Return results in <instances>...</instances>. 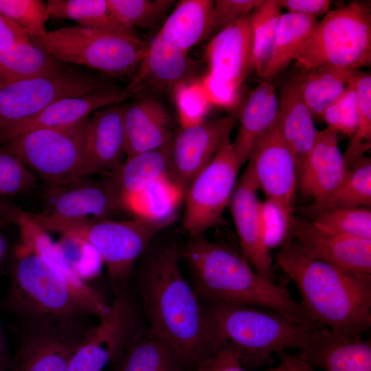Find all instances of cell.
Masks as SVG:
<instances>
[{
    "label": "cell",
    "instance_id": "2",
    "mask_svg": "<svg viewBox=\"0 0 371 371\" xmlns=\"http://www.w3.org/2000/svg\"><path fill=\"white\" fill-rule=\"evenodd\" d=\"M175 246L151 251L139 269L137 286L149 329L195 371L221 348L208 309L179 265Z\"/></svg>",
    "mask_w": 371,
    "mask_h": 371
},
{
    "label": "cell",
    "instance_id": "34",
    "mask_svg": "<svg viewBox=\"0 0 371 371\" xmlns=\"http://www.w3.org/2000/svg\"><path fill=\"white\" fill-rule=\"evenodd\" d=\"M317 23V19L313 17L290 12L282 13L261 79L272 80L288 67Z\"/></svg>",
    "mask_w": 371,
    "mask_h": 371
},
{
    "label": "cell",
    "instance_id": "26",
    "mask_svg": "<svg viewBox=\"0 0 371 371\" xmlns=\"http://www.w3.org/2000/svg\"><path fill=\"white\" fill-rule=\"evenodd\" d=\"M300 357L324 371H371V341L338 337L319 327Z\"/></svg>",
    "mask_w": 371,
    "mask_h": 371
},
{
    "label": "cell",
    "instance_id": "39",
    "mask_svg": "<svg viewBox=\"0 0 371 371\" xmlns=\"http://www.w3.org/2000/svg\"><path fill=\"white\" fill-rule=\"evenodd\" d=\"M174 2L172 0H107L118 23L133 32L137 27L155 25Z\"/></svg>",
    "mask_w": 371,
    "mask_h": 371
},
{
    "label": "cell",
    "instance_id": "6",
    "mask_svg": "<svg viewBox=\"0 0 371 371\" xmlns=\"http://www.w3.org/2000/svg\"><path fill=\"white\" fill-rule=\"evenodd\" d=\"M300 70L336 67L359 70L371 63V9L352 1L328 11L294 56Z\"/></svg>",
    "mask_w": 371,
    "mask_h": 371
},
{
    "label": "cell",
    "instance_id": "45",
    "mask_svg": "<svg viewBox=\"0 0 371 371\" xmlns=\"http://www.w3.org/2000/svg\"><path fill=\"white\" fill-rule=\"evenodd\" d=\"M262 0L214 1L213 32H219L238 19L245 17L262 3Z\"/></svg>",
    "mask_w": 371,
    "mask_h": 371
},
{
    "label": "cell",
    "instance_id": "44",
    "mask_svg": "<svg viewBox=\"0 0 371 371\" xmlns=\"http://www.w3.org/2000/svg\"><path fill=\"white\" fill-rule=\"evenodd\" d=\"M327 127L350 137L357 126V97L352 80L341 95L323 113Z\"/></svg>",
    "mask_w": 371,
    "mask_h": 371
},
{
    "label": "cell",
    "instance_id": "3",
    "mask_svg": "<svg viewBox=\"0 0 371 371\" xmlns=\"http://www.w3.org/2000/svg\"><path fill=\"white\" fill-rule=\"evenodd\" d=\"M276 263L298 289L306 319L344 339L361 338L371 328V274L350 272L303 252L289 237Z\"/></svg>",
    "mask_w": 371,
    "mask_h": 371
},
{
    "label": "cell",
    "instance_id": "18",
    "mask_svg": "<svg viewBox=\"0 0 371 371\" xmlns=\"http://www.w3.org/2000/svg\"><path fill=\"white\" fill-rule=\"evenodd\" d=\"M289 237L312 258L350 272L371 274V238L323 232L294 215Z\"/></svg>",
    "mask_w": 371,
    "mask_h": 371
},
{
    "label": "cell",
    "instance_id": "43",
    "mask_svg": "<svg viewBox=\"0 0 371 371\" xmlns=\"http://www.w3.org/2000/svg\"><path fill=\"white\" fill-rule=\"evenodd\" d=\"M36 185V177L18 158L0 149V195L24 193Z\"/></svg>",
    "mask_w": 371,
    "mask_h": 371
},
{
    "label": "cell",
    "instance_id": "9",
    "mask_svg": "<svg viewBox=\"0 0 371 371\" xmlns=\"http://www.w3.org/2000/svg\"><path fill=\"white\" fill-rule=\"evenodd\" d=\"M170 224L140 218L78 223L63 235L78 238L91 245L105 265L113 291L124 293L137 260L155 236Z\"/></svg>",
    "mask_w": 371,
    "mask_h": 371
},
{
    "label": "cell",
    "instance_id": "31",
    "mask_svg": "<svg viewBox=\"0 0 371 371\" xmlns=\"http://www.w3.org/2000/svg\"><path fill=\"white\" fill-rule=\"evenodd\" d=\"M65 69L64 63L31 42L0 45V87Z\"/></svg>",
    "mask_w": 371,
    "mask_h": 371
},
{
    "label": "cell",
    "instance_id": "21",
    "mask_svg": "<svg viewBox=\"0 0 371 371\" xmlns=\"http://www.w3.org/2000/svg\"><path fill=\"white\" fill-rule=\"evenodd\" d=\"M125 106L121 103L109 105L95 111L89 117L85 137V160L81 179L94 174L112 177L124 163Z\"/></svg>",
    "mask_w": 371,
    "mask_h": 371
},
{
    "label": "cell",
    "instance_id": "47",
    "mask_svg": "<svg viewBox=\"0 0 371 371\" xmlns=\"http://www.w3.org/2000/svg\"><path fill=\"white\" fill-rule=\"evenodd\" d=\"M278 2L288 12L315 19L326 14L332 3L329 0H278Z\"/></svg>",
    "mask_w": 371,
    "mask_h": 371
},
{
    "label": "cell",
    "instance_id": "4",
    "mask_svg": "<svg viewBox=\"0 0 371 371\" xmlns=\"http://www.w3.org/2000/svg\"><path fill=\"white\" fill-rule=\"evenodd\" d=\"M180 256L204 303L258 306L313 326L286 288L260 275L241 253L228 246L210 240L203 234H189Z\"/></svg>",
    "mask_w": 371,
    "mask_h": 371
},
{
    "label": "cell",
    "instance_id": "20",
    "mask_svg": "<svg viewBox=\"0 0 371 371\" xmlns=\"http://www.w3.org/2000/svg\"><path fill=\"white\" fill-rule=\"evenodd\" d=\"M258 189L247 167L238 181L229 203L241 254L257 273L274 280L273 259L265 245L260 217Z\"/></svg>",
    "mask_w": 371,
    "mask_h": 371
},
{
    "label": "cell",
    "instance_id": "36",
    "mask_svg": "<svg viewBox=\"0 0 371 371\" xmlns=\"http://www.w3.org/2000/svg\"><path fill=\"white\" fill-rule=\"evenodd\" d=\"M357 97V126L343 153L349 168L371 146V75L358 70L352 79Z\"/></svg>",
    "mask_w": 371,
    "mask_h": 371
},
{
    "label": "cell",
    "instance_id": "15",
    "mask_svg": "<svg viewBox=\"0 0 371 371\" xmlns=\"http://www.w3.org/2000/svg\"><path fill=\"white\" fill-rule=\"evenodd\" d=\"M12 371H69L91 326L87 324L25 326Z\"/></svg>",
    "mask_w": 371,
    "mask_h": 371
},
{
    "label": "cell",
    "instance_id": "22",
    "mask_svg": "<svg viewBox=\"0 0 371 371\" xmlns=\"http://www.w3.org/2000/svg\"><path fill=\"white\" fill-rule=\"evenodd\" d=\"M196 69V63L187 53L156 35L148 43L145 56L125 90L129 95L146 88L175 90L191 80Z\"/></svg>",
    "mask_w": 371,
    "mask_h": 371
},
{
    "label": "cell",
    "instance_id": "11",
    "mask_svg": "<svg viewBox=\"0 0 371 371\" xmlns=\"http://www.w3.org/2000/svg\"><path fill=\"white\" fill-rule=\"evenodd\" d=\"M229 140L194 178L186 190L183 225L189 234L215 226L232 199L241 168Z\"/></svg>",
    "mask_w": 371,
    "mask_h": 371
},
{
    "label": "cell",
    "instance_id": "38",
    "mask_svg": "<svg viewBox=\"0 0 371 371\" xmlns=\"http://www.w3.org/2000/svg\"><path fill=\"white\" fill-rule=\"evenodd\" d=\"M310 221L323 232L371 238L370 207H329L315 212Z\"/></svg>",
    "mask_w": 371,
    "mask_h": 371
},
{
    "label": "cell",
    "instance_id": "40",
    "mask_svg": "<svg viewBox=\"0 0 371 371\" xmlns=\"http://www.w3.org/2000/svg\"><path fill=\"white\" fill-rule=\"evenodd\" d=\"M370 205L371 160L370 157L363 156L348 168L329 207H370Z\"/></svg>",
    "mask_w": 371,
    "mask_h": 371
},
{
    "label": "cell",
    "instance_id": "30",
    "mask_svg": "<svg viewBox=\"0 0 371 371\" xmlns=\"http://www.w3.org/2000/svg\"><path fill=\"white\" fill-rule=\"evenodd\" d=\"M357 71L351 69L322 67L300 70L293 78L313 117H322L324 111L344 92Z\"/></svg>",
    "mask_w": 371,
    "mask_h": 371
},
{
    "label": "cell",
    "instance_id": "33",
    "mask_svg": "<svg viewBox=\"0 0 371 371\" xmlns=\"http://www.w3.org/2000/svg\"><path fill=\"white\" fill-rule=\"evenodd\" d=\"M170 143L162 147L135 154L126 158L121 168L110 177L124 199L167 175Z\"/></svg>",
    "mask_w": 371,
    "mask_h": 371
},
{
    "label": "cell",
    "instance_id": "1",
    "mask_svg": "<svg viewBox=\"0 0 371 371\" xmlns=\"http://www.w3.org/2000/svg\"><path fill=\"white\" fill-rule=\"evenodd\" d=\"M23 240L6 303L25 326L87 324L89 316L102 320L110 315L111 305L67 265L47 234L38 235L34 244Z\"/></svg>",
    "mask_w": 371,
    "mask_h": 371
},
{
    "label": "cell",
    "instance_id": "7",
    "mask_svg": "<svg viewBox=\"0 0 371 371\" xmlns=\"http://www.w3.org/2000/svg\"><path fill=\"white\" fill-rule=\"evenodd\" d=\"M32 43L63 63L84 65L112 77L124 76L137 70L148 46L136 34L80 26L49 31Z\"/></svg>",
    "mask_w": 371,
    "mask_h": 371
},
{
    "label": "cell",
    "instance_id": "50",
    "mask_svg": "<svg viewBox=\"0 0 371 371\" xmlns=\"http://www.w3.org/2000/svg\"><path fill=\"white\" fill-rule=\"evenodd\" d=\"M8 368V355L5 337L0 325V371H6Z\"/></svg>",
    "mask_w": 371,
    "mask_h": 371
},
{
    "label": "cell",
    "instance_id": "8",
    "mask_svg": "<svg viewBox=\"0 0 371 371\" xmlns=\"http://www.w3.org/2000/svg\"><path fill=\"white\" fill-rule=\"evenodd\" d=\"M89 117L69 126L32 130L5 142L18 158L50 187L81 179Z\"/></svg>",
    "mask_w": 371,
    "mask_h": 371
},
{
    "label": "cell",
    "instance_id": "19",
    "mask_svg": "<svg viewBox=\"0 0 371 371\" xmlns=\"http://www.w3.org/2000/svg\"><path fill=\"white\" fill-rule=\"evenodd\" d=\"M111 306V314L88 330L71 357L69 371H102L135 335L131 306L124 293Z\"/></svg>",
    "mask_w": 371,
    "mask_h": 371
},
{
    "label": "cell",
    "instance_id": "25",
    "mask_svg": "<svg viewBox=\"0 0 371 371\" xmlns=\"http://www.w3.org/2000/svg\"><path fill=\"white\" fill-rule=\"evenodd\" d=\"M124 128L126 158L167 145L175 134L168 112L153 98H142L125 106Z\"/></svg>",
    "mask_w": 371,
    "mask_h": 371
},
{
    "label": "cell",
    "instance_id": "17",
    "mask_svg": "<svg viewBox=\"0 0 371 371\" xmlns=\"http://www.w3.org/2000/svg\"><path fill=\"white\" fill-rule=\"evenodd\" d=\"M338 134L328 127L317 130L314 145L297 176V188L314 200L313 212L331 205L348 171Z\"/></svg>",
    "mask_w": 371,
    "mask_h": 371
},
{
    "label": "cell",
    "instance_id": "35",
    "mask_svg": "<svg viewBox=\"0 0 371 371\" xmlns=\"http://www.w3.org/2000/svg\"><path fill=\"white\" fill-rule=\"evenodd\" d=\"M46 4L49 17L71 20L95 30L136 34L118 23L107 0H49Z\"/></svg>",
    "mask_w": 371,
    "mask_h": 371
},
{
    "label": "cell",
    "instance_id": "14",
    "mask_svg": "<svg viewBox=\"0 0 371 371\" xmlns=\"http://www.w3.org/2000/svg\"><path fill=\"white\" fill-rule=\"evenodd\" d=\"M205 59L206 87L234 92L254 69L250 14L218 32L206 46Z\"/></svg>",
    "mask_w": 371,
    "mask_h": 371
},
{
    "label": "cell",
    "instance_id": "42",
    "mask_svg": "<svg viewBox=\"0 0 371 371\" xmlns=\"http://www.w3.org/2000/svg\"><path fill=\"white\" fill-rule=\"evenodd\" d=\"M293 211L280 203L265 199L260 203V217L264 240L271 251L280 247L289 238Z\"/></svg>",
    "mask_w": 371,
    "mask_h": 371
},
{
    "label": "cell",
    "instance_id": "16",
    "mask_svg": "<svg viewBox=\"0 0 371 371\" xmlns=\"http://www.w3.org/2000/svg\"><path fill=\"white\" fill-rule=\"evenodd\" d=\"M247 162V167L265 198L293 211L297 189V167L282 135L278 118Z\"/></svg>",
    "mask_w": 371,
    "mask_h": 371
},
{
    "label": "cell",
    "instance_id": "29",
    "mask_svg": "<svg viewBox=\"0 0 371 371\" xmlns=\"http://www.w3.org/2000/svg\"><path fill=\"white\" fill-rule=\"evenodd\" d=\"M122 351L117 371H192L170 346L149 328L135 332Z\"/></svg>",
    "mask_w": 371,
    "mask_h": 371
},
{
    "label": "cell",
    "instance_id": "10",
    "mask_svg": "<svg viewBox=\"0 0 371 371\" xmlns=\"http://www.w3.org/2000/svg\"><path fill=\"white\" fill-rule=\"evenodd\" d=\"M47 208L38 214L21 213V218L47 233L62 234L70 226L87 221L111 220L126 211L122 195L111 177L87 178L50 187Z\"/></svg>",
    "mask_w": 371,
    "mask_h": 371
},
{
    "label": "cell",
    "instance_id": "48",
    "mask_svg": "<svg viewBox=\"0 0 371 371\" xmlns=\"http://www.w3.org/2000/svg\"><path fill=\"white\" fill-rule=\"evenodd\" d=\"M30 42L27 34L0 12V45Z\"/></svg>",
    "mask_w": 371,
    "mask_h": 371
},
{
    "label": "cell",
    "instance_id": "41",
    "mask_svg": "<svg viewBox=\"0 0 371 371\" xmlns=\"http://www.w3.org/2000/svg\"><path fill=\"white\" fill-rule=\"evenodd\" d=\"M0 12L21 29L34 42L45 36L49 18L47 4L41 0H0Z\"/></svg>",
    "mask_w": 371,
    "mask_h": 371
},
{
    "label": "cell",
    "instance_id": "49",
    "mask_svg": "<svg viewBox=\"0 0 371 371\" xmlns=\"http://www.w3.org/2000/svg\"><path fill=\"white\" fill-rule=\"evenodd\" d=\"M277 355L280 359L279 363L266 371H313V367L300 356H295L286 351L280 352Z\"/></svg>",
    "mask_w": 371,
    "mask_h": 371
},
{
    "label": "cell",
    "instance_id": "12",
    "mask_svg": "<svg viewBox=\"0 0 371 371\" xmlns=\"http://www.w3.org/2000/svg\"><path fill=\"white\" fill-rule=\"evenodd\" d=\"M111 88L100 78L69 69L0 87V132L58 99Z\"/></svg>",
    "mask_w": 371,
    "mask_h": 371
},
{
    "label": "cell",
    "instance_id": "37",
    "mask_svg": "<svg viewBox=\"0 0 371 371\" xmlns=\"http://www.w3.org/2000/svg\"><path fill=\"white\" fill-rule=\"evenodd\" d=\"M278 0H262L250 14L254 42V68L262 78L269 60L276 27L282 14Z\"/></svg>",
    "mask_w": 371,
    "mask_h": 371
},
{
    "label": "cell",
    "instance_id": "28",
    "mask_svg": "<svg viewBox=\"0 0 371 371\" xmlns=\"http://www.w3.org/2000/svg\"><path fill=\"white\" fill-rule=\"evenodd\" d=\"M214 1L178 2L157 34L188 53L213 31Z\"/></svg>",
    "mask_w": 371,
    "mask_h": 371
},
{
    "label": "cell",
    "instance_id": "32",
    "mask_svg": "<svg viewBox=\"0 0 371 371\" xmlns=\"http://www.w3.org/2000/svg\"><path fill=\"white\" fill-rule=\"evenodd\" d=\"M185 194L167 175L125 198L124 205L126 211L137 218L171 224Z\"/></svg>",
    "mask_w": 371,
    "mask_h": 371
},
{
    "label": "cell",
    "instance_id": "24",
    "mask_svg": "<svg viewBox=\"0 0 371 371\" xmlns=\"http://www.w3.org/2000/svg\"><path fill=\"white\" fill-rule=\"evenodd\" d=\"M278 116V97L272 80L262 79L250 92L238 115V128L232 142L243 166L275 124Z\"/></svg>",
    "mask_w": 371,
    "mask_h": 371
},
{
    "label": "cell",
    "instance_id": "23",
    "mask_svg": "<svg viewBox=\"0 0 371 371\" xmlns=\"http://www.w3.org/2000/svg\"><path fill=\"white\" fill-rule=\"evenodd\" d=\"M129 95L125 89L120 91L108 88L58 99L34 115L0 132V142H5L19 135L37 128L76 124L104 106L124 102Z\"/></svg>",
    "mask_w": 371,
    "mask_h": 371
},
{
    "label": "cell",
    "instance_id": "27",
    "mask_svg": "<svg viewBox=\"0 0 371 371\" xmlns=\"http://www.w3.org/2000/svg\"><path fill=\"white\" fill-rule=\"evenodd\" d=\"M278 97V124L284 142L292 153L297 176L317 135L313 115L303 100L293 78L284 82Z\"/></svg>",
    "mask_w": 371,
    "mask_h": 371
},
{
    "label": "cell",
    "instance_id": "46",
    "mask_svg": "<svg viewBox=\"0 0 371 371\" xmlns=\"http://www.w3.org/2000/svg\"><path fill=\"white\" fill-rule=\"evenodd\" d=\"M195 371H247L238 352L232 347L223 346L200 363Z\"/></svg>",
    "mask_w": 371,
    "mask_h": 371
},
{
    "label": "cell",
    "instance_id": "13",
    "mask_svg": "<svg viewBox=\"0 0 371 371\" xmlns=\"http://www.w3.org/2000/svg\"><path fill=\"white\" fill-rule=\"evenodd\" d=\"M234 114L203 120L181 128L170 142L168 177L186 192L194 178L229 140Z\"/></svg>",
    "mask_w": 371,
    "mask_h": 371
},
{
    "label": "cell",
    "instance_id": "5",
    "mask_svg": "<svg viewBox=\"0 0 371 371\" xmlns=\"http://www.w3.org/2000/svg\"><path fill=\"white\" fill-rule=\"evenodd\" d=\"M205 304L221 346H228L235 350L245 369L268 363L274 354L282 351H304L319 328L258 306Z\"/></svg>",
    "mask_w": 371,
    "mask_h": 371
}]
</instances>
